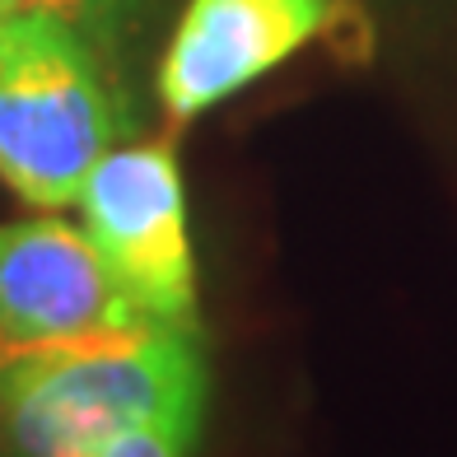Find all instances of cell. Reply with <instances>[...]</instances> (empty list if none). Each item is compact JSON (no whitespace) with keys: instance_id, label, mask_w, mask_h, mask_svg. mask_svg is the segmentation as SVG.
Here are the masks:
<instances>
[{"instance_id":"1","label":"cell","mask_w":457,"mask_h":457,"mask_svg":"<svg viewBox=\"0 0 457 457\" xmlns=\"http://www.w3.org/2000/svg\"><path fill=\"white\" fill-rule=\"evenodd\" d=\"M211 364L201 331L145 327L43 350H0V457H75L131 425L201 439Z\"/></svg>"},{"instance_id":"2","label":"cell","mask_w":457,"mask_h":457,"mask_svg":"<svg viewBox=\"0 0 457 457\" xmlns=\"http://www.w3.org/2000/svg\"><path fill=\"white\" fill-rule=\"evenodd\" d=\"M112 52L43 10L0 5V182L37 211L75 205L89 169L127 140Z\"/></svg>"},{"instance_id":"3","label":"cell","mask_w":457,"mask_h":457,"mask_svg":"<svg viewBox=\"0 0 457 457\" xmlns=\"http://www.w3.org/2000/svg\"><path fill=\"white\" fill-rule=\"evenodd\" d=\"M75 205L121 295L154 327L201 331L196 247L173 140L112 145L89 169Z\"/></svg>"},{"instance_id":"4","label":"cell","mask_w":457,"mask_h":457,"mask_svg":"<svg viewBox=\"0 0 457 457\" xmlns=\"http://www.w3.org/2000/svg\"><path fill=\"white\" fill-rule=\"evenodd\" d=\"M154 327L121 295L85 228L61 215L0 224V350H43Z\"/></svg>"},{"instance_id":"5","label":"cell","mask_w":457,"mask_h":457,"mask_svg":"<svg viewBox=\"0 0 457 457\" xmlns=\"http://www.w3.org/2000/svg\"><path fill=\"white\" fill-rule=\"evenodd\" d=\"M341 0H187L154 71L173 121H196L337 24Z\"/></svg>"},{"instance_id":"6","label":"cell","mask_w":457,"mask_h":457,"mask_svg":"<svg viewBox=\"0 0 457 457\" xmlns=\"http://www.w3.org/2000/svg\"><path fill=\"white\" fill-rule=\"evenodd\" d=\"M0 5L56 14V19H66V24H75L85 37H94L98 47L117 52L131 33H140L154 0H0Z\"/></svg>"},{"instance_id":"7","label":"cell","mask_w":457,"mask_h":457,"mask_svg":"<svg viewBox=\"0 0 457 457\" xmlns=\"http://www.w3.org/2000/svg\"><path fill=\"white\" fill-rule=\"evenodd\" d=\"M201 439L169 425H131V429H117L108 434L103 444L75 453V457H192Z\"/></svg>"}]
</instances>
